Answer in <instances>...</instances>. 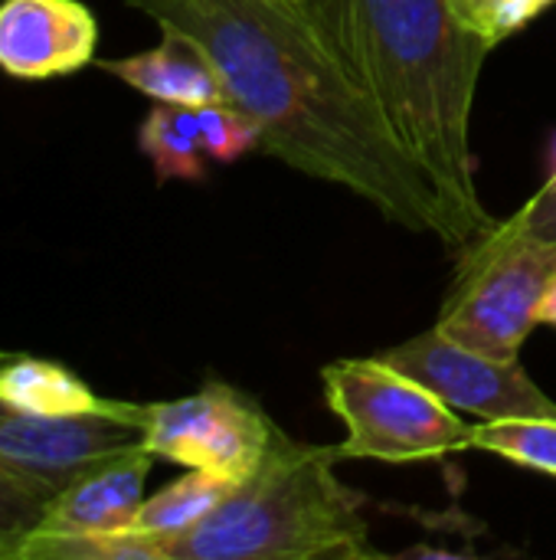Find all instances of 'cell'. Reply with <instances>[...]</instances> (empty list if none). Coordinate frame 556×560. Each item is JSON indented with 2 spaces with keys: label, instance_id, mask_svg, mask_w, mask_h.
<instances>
[{
  "label": "cell",
  "instance_id": "6da1fadb",
  "mask_svg": "<svg viewBox=\"0 0 556 560\" xmlns=\"http://www.w3.org/2000/svg\"><path fill=\"white\" fill-rule=\"evenodd\" d=\"M213 62L223 98L259 128V151L338 184L383 220L462 253L469 240L429 174L347 62L321 0H128Z\"/></svg>",
  "mask_w": 556,
  "mask_h": 560
},
{
  "label": "cell",
  "instance_id": "7a4b0ae2",
  "mask_svg": "<svg viewBox=\"0 0 556 560\" xmlns=\"http://www.w3.org/2000/svg\"><path fill=\"white\" fill-rule=\"evenodd\" d=\"M338 46L383 108L400 144L429 174L469 246L498 220L475 180L472 108L492 46L452 0H334Z\"/></svg>",
  "mask_w": 556,
  "mask_h": 560
},
{
  "label": "cell",
  "instance_id": "3957f363",
  "mask_svg": "<svg viewBox=\"0 0 556 560\" xmlns=\"http://www.w3.org/2000/svg\"><path fill=\"white\" fill-rule=\"evenodd\" d=\"M338 446H305L282 430L259 469L190 532L161 548L164 560H367L360 495L334 466Z\"/></svg>",
  "mask_w": 556,
  "mask_h": 560
},
{
  "label": "cell",
  "instance_id": "277c9868",
  "mask_svg": "<svg viewBox=\"0 0 556 560\" xmlns=\"http://www.w3.org/2000/svg\"><path fill=\"white\" fill-rule=\"evenodd\" d=\"M321 384L331 413L347 427L341 459L426 463L469 450V423L377 354L331 361Z\"/></svg>",
  "mask_w": 556,
  "mask_h": 560
},
{
  "label": "cell",
  "instance_id": "5b68a950",
  "mask_svg": "<svg viewBox=\"0 0 556 560\" xmlns=\"http://www.w3.org/2000/svg\"><path fill=\"white\" fill-rule=\"evenodd\" d=\"M556 276V243L518 233L508 220L459 253L436 328L452 341L511 361L541 325L537 308Z\"/></svg>",
  "mask_w": 556,
  "mask_h": 560
},
{
  "label": "cell",
  "instance_id": "8992f818",
  "mask_svg": "<svg viewBox=\"0 0 556 560\" xmlns=\"http://www.w3.org/2000/svg\"><path fill=\"white\" fill-rule=\"evenodd\" d=\"M275 433L272 417L246 390L206 381L190 397L144 404L141 443L154 459L242 482L259 469Z\"/></svg>",
  "mask_w": 556,
  "mask_h": 560
},
{
  "label": "cell",
  "instance_id": "52a82bcc",
  "mask_svg": "<svg viewBox=\"0 0 556 560\" xmlns=\"http://www.w3.org/2000/svg\"><path fill=\"white\" fill-rule=\"evenodd\" d=\"M377 358L410 374L446 407L475 413L482 423L556 417V404L534 384V377L518 358L501 361L472 351L442 335L439 328H429L397 348H387Z\"/></svg>",
  "mask_w": 556,
  "mask_h": 560
},
{
  "label": "cell",
  "instance_id": "ba28073f",
  "mask_svg": "<svg viewBox=\"0 0 556 560\" xmlns=\"http://www.w3.org/2000/svg\"><path fill=\"white\" fill-rule=\"evenodd\" d=\"M144 404L138 413H88L49 420L0 400V463L52 499L92 466L141 446Z\"/></svg>",
  "mask_w": 556,
  "mask_h": 560
},
{
  "label": "cell",
  "instance_id": "9c48e42d",
  "mask_svg": "<svg viewBox=\"0 0 556 560\" xmlns=\"http://www.w3.org/2000/svg\"><path fill=\"white\" fill-rule=\"evenodd\" d=\"M98 20L82 0H0V72L39 82L95 62Z\"/></svg>",
  "mask_w": 556,
  "mask_h": 560
},
{
  "label": "cell",
  "instance_id": "30bf717a",
  "mask_svg": "<svg viewBox=\"0 0 556 560\" xmlns=\"http://www.w3.org/2000/svg\"><path fill=\"white\" fill-rule=\"evenodd\" d=\"M154 456L131 446L69 482L46 509L36 532L26 538H79V535H125L144 502V482Z\"/></svg>",
  "mask_w": 556,
  "mask_h": 560
},
{
  "label": "cell",
  "instance_id": "8fae6325",
  "mask_svg": "<svg viewBox=\"0 0 556 560\" xmlns=\"http://www.w3.org/2000/svg\"><path fill=\"white\" fill-rule=\"evenodd\" d=\"M161 33L164 39L154 49L121 56V59H95V66L154 102H174V105H190V108L220 102L223 82L213 62L203 56V49L193 46L180 33H170V30H161Z\"/></svg>",
  "mask_w": 556,
  "mask_h": 560
},
{
  "label": "cell",
  "instance_id": "7c38bea8",
  "mask_svg": "<svg viewBox=\"0 0 556 560\" xmlns=\"http://www.w3.org/2000/svg\"><path fill=\"white\" fill-rule=\"evenodd\" d=\"M0 400L49 420L88 417V413H121L131 417L141 404L98 397L75 371L16 351H0Z\"/></svg>",
  "mask_w": 556,
  "mask_h": 560
},
{
  "label": "cell",
  "instance_id": "4fadbf2b",
  "mask_svg": "<svg viewBox=\"0 0 556 560\" xmlns=\"http://www.w3.org/2000/svg\"><path fill=\"white\" fill-rule=\"evenodd\" d=\"M233 479H223L216 472H203V469H187V476H180L177 482H170L167 489H161L157 495L144 499L138 515L128 525V538L147 541L157 548L180 538L184 532L197 528L229 492H233ZM164 560V555H161Z\"/></svg>",
  "mask_w": 556,
  "mask_h": 560
},
{
  "label": "cell",
  "instance_id": "5bb4252c",
  "mask_svg": "<svg viewBox=\"0 0 556 560\" xmlns=\"http://www.w3.org/2000/svg\"><path fill=\"white\" fill-rule=\"evenodd\" d=\"M138 148L154 164L157 184L206 177V148L200 138L197 108L190 105L154 102L138 128Z\"/></svg>",
  "mask_w": 556,
  "mask_h": 560
},
{
  "label": "cell",
  "instance_id": "9a60e30c",
  "mask_svg": "<svg viewBox=\"0 0 556 560\" xmlns=\"http://www.w3.org/2000/svg\"><path fill=\"white\" fill-rule=\"evenodd\" d=\"M469 450H482L524 469L556 476V417L492 420L469 427Z\"/></svg>",
  "mask_w": 556,
  "mask_h": 560
},
{
  "label": "cell",
  "instance_id": "2e32d148",
  "mask_svg": "<svg viewBox=\"0 0 556 560\" xmlns=\"http://www.w3.org/2000/svg\"><path fill=\"white\" fill-rule=\"evenodd\" d=\"M52 495L0 463V560H13L20 545L36 532Z\"/></svg>",
  "mask_w": 556,
  "mask_h": 560
},
{
  "label": "cell",
  "instance_id": "e0dca14e",
  "mask_svg": "<svg viewBox=\"0 0 556 560\" xmlns=\"http://www.w3.org/2000/svg\"><path fill=\"white\" fill-rule=\"evenodd\" d=\"M197 121H200V138L206 148V158L216 164H233L242 154L259 148V128L256 121L239 112L233 102L220 98L210 105L197 108Z\"/></svg>",
  "mask_w": 556,
  "mask_h": 560
},
{
  "label": "cell",
  "instance_id": "ac0fdd59",
  "mask_svg": "<svg viewBox=\"0 0 556 560\" xmlns=\"http://www.w3.org/2000/svg\"><path fill=\"white\" fill-rule=\"evenodd\" d=\"M554 0H482L462 13V23L475 30L492 49L524 30L534 16H541Z\"/></svg>",
  "mask_w": 556,
  "mask_h": 560
},
{
  "label": "cell",
  "instance_id": "d6986e66",
  "mask_svg": "<svg viewBox=\"0 0 556 560\" xmlns=\"http://www.w3.org/2000/svg\"><path fill=\"white\" fill-rule=\"evenodd\" d=\"M508 223L518 233H528L544 243H556V171L514 217H508Z\"/></svg>",
  "mask_w": 556,
  "mask_h": 560
},
{
  "label": "cell",
  "instance_id": "ffe728a7",
  "mask_svg": "<svg viewBox=\"0 0 556 560\" xmlns=\"http://www.w3.org/2000/svg\"><path fill=\"white\" fill-rule=\"evenodd\" d=\"M537 322L547 325V328H556V276L551 279L544 299H541V308H537Z\"/></svg>",
  "mask_w": 556,
  "mask_h": 560
},
{
  "label": "cell",
  "instance_id": "44dd1931",
  "mask_svg": "<svg viewBox=\"0 0 556 560\" xmlns=\"http://www.w3.org/2000/svg\"><path fill=\"white\" fill-rule=\"evenodd\" d=\"M452 3H456V10H459V16H462L465 10H472V7H475V3H482V0H452Z\"/></svg>",
  "mask_w": 556,
  "mask_h": 560
}]
</instances>
